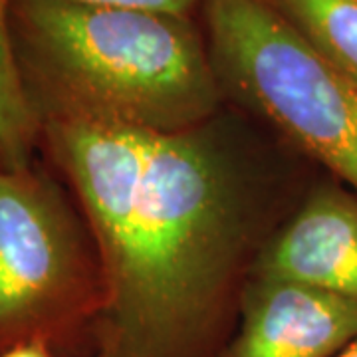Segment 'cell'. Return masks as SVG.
<instances>
[{"label": "cell", "instance_id": "obj_1", "mask_svg": "<svg viewBox=\"0 0 357 357\" xmlns=\"http://www.w3.org/2000/svg\"><path fill=\"white\" fill-rule=\"evenodd\" d=\"M100 252L96 357H203L241 246L229 167L195 129L137 128L24 79Z\"/></svg>", "mask_w": 357, "mask_h": 357}, {"label": "cell", "instance_id": "obj_2", "mask_svg": "<svg viewBox=\"0 0 357 357\" xmlns=\"http://www.w3.org/2000/svg\"><path fill=\"white\" fill-rule=\"evenodd\" d=\"M10 28L24 79L131 126L191 131L217 107L222 86L192 16L13 0Z\"/></svg>", "mask_w": 357, "mask_h": 357}, {"label": "cell", "instance_id": "obj_3", "mask_svg": "<svg viewBox=\"0 0 357 357\" xmlns=\"http://www.w3.org/2000/svg\"><path fill=\"white\" fill-rule=\"evenodd\" d=\"M201 8L220 86L357 191V82L268 0H203Z\"/></svg>", "mask_w": 357, "mask_h": 357}, {"label": "cell", "instance_id": "obj_4", "mask_svg": "<svg viewBox=\"0 0 357 357\" xmlns=\"http://www.w3.org/2000/svg\"><path fill=\"white\" fill-rule=\"evenodd\" d=\"M100 306L62 192L32 167L0 171V354L30 340L70 347Z\"/></svg>", "mask_w": 357, "mask_h": 357}, {"label": "cell", "instance_id": "obj_5", "mask_svg": "<svg viewBox=\"0 0 357 357\" xmlns=\"http://www.w3.org/2000/svg\"><path fill=\"white\" fill-rule=\"evenodd\" d=\"M357 337V300L260 278L227 357H335Z\"/></svg>", "mask_w": 357, "mask_h": 357}, {"label": "cell", "instance_id": "obj_6", "mask_svg": "<svg viewBox=\"0 0 357 357\" xmlns=\"http://www.w3.org/2000/svg\"><path fill=\"white\" fill-rule=\"evenodd\" d=\"M260 276L357 300V199L316 192L270 246Z\"/></svg>", "mask_w": 357, "mask_h": 357}, {"label": "cell", "instance_id": "obj_7", "mask_svg": "<svg viewBox=\"0 0 357 357\" xmlns=\"http://www.w3.org/2000/svg\"><path fill=\"white\" fill-rule=\"evenodd\" d=\"M13 0H0V171L30 167L40 119L26 89L10 28Z\"/></svg>", "mask_w": 357, "mask_h": 357}, {"label": "cell", "instance_id": "obj_8", "mask_svg": "<svg viewBox=\"0 0 357 357\" xmlns=\"http://www.w3.org/2000/svg\"><path fill=\"white\" fill-rule=\"evenodd\" d=\"M345 76L357 82V0H268Z\"/></svg>", "mask_w": 357, "mask_h": 357}, {"label": "cell", "instance_id": "obj_9", "mask_svg": "<svg viewBox=\"0 0 357 357\" xmlns=\"http://www.w3.org/2000/svg\"><path fill=\"white\" fill-rule=\"evenodd\" d=\"M74 4L105 6V8H133V10H151V13L192 16L203 4V0H64Z\"/></svg>", "mask_w": 357, "mask_h": 357}, {"label": "cell", "instance_id": "obj_10", "mask_svg": "<svg viewBox=\"0 0 357 357\" xmlns=\"http://www.w3.org/2000/svg\"><path fill=\"white\" fill-rule=\"evenodd\" d=\"M0 357H54V349L44 340H30L14 345L8 351L0 354Z\"/></svg>", "mask_w": 357, "mask_h": 357}, {"label": "cell", "instance_id": "obj_11", "mask_svg": "<svg viewBox=\"0 0 357 357\" xmlns=\"http://www.w3.org/2000/svg\"><path fill=\"white\" fill-rule=\"evenodd\" d=\"M335 357H357V337L347 347H344Z\"/></svg>", "mask_w": 357, "mask_h": 357}]
</instances>
